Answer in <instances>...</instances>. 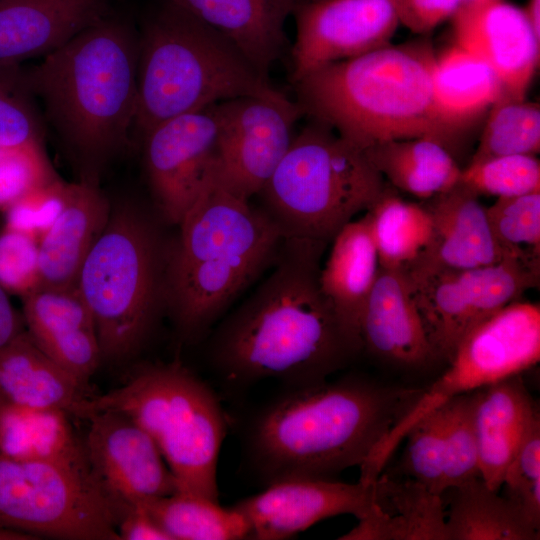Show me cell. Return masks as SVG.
<instances>
[{
  "instance_id": "cell-1",
  "label": "cell",
  "mask_w": 540,
  "mask_h": 540,
  "mask_svg": "<svg viewBox=\"0 0 540 540\" xmlns=\"http://www.w3.org/2000/svg\"><path fill=\"white\" fill-rule=\"evenodd\" d=\"M327 243L284 238L268 278L217 329L212 359L225 377L324 381L357 354L323 295Z\"/></svg>"
},
{
  "instance_id": "cell-2",
  "label": "cell",
  "mask_w": 540,
  "mask_h": 540,
  "mask_svg": "<svg viewBox=\"0 0 540 540\" xmlns=\"http://www.w3.org/2000/svg\"><path fill=\"white\" fill-rule=\"evenodd\" d=\"M420 393L362 376L298 385L254 420L250 459L268 484L334 479L361 467Z\"/></svg>"
},
{
  "instance_id": "cell-3",
  "label": "cell",
  "mask_w": 540,
  "mask_h": 540,
  "mask_svg": "<svg viewBox=\"0 0 540 540\" xmlns=\"http://www.w3.org/2000/svg\"><path fill=\"white\" fill-rule=\"evenodd\" d=\"M138 36L105 16L23 69L26 87L79 171L97 181L129 141L137 108Z\"/></svg>"
},
{
  "instance_id": "cell-4",
  "label": "cell",
  "mask_w": 540,
  "mask_h": 540,
  "mask_svg": "<svg viewBox=\"0 0 540 540\" xmlns=\"http://www.w3.org/2000/svg\"><path fill=\"white\" fill-rule=\"evenodd\" d=\"M436 52L428 38L375 49L324 65L293 82L304 116L362 151L426 137L451 153L462 135L442 118L433 93Z\"/></svg>"
},
{
  "instance_id": "cell-5",
  "label": "cell",
  "mask_w": 540,
  "mask_h": 540,
  "mask_svg": "<svg viewBox=\"0 0 540 540\" xmlns=\"http://www.w3.org/2000/svg\"><path fill=\"white\" fill-rule=\"evenodd\" d=\"M178 225L167 247L164 304L182 336L195 339L275 261L284 237L263 209L215 178Z\"/></svg>"
},
{
  "instance_id": "cell-6",
  "label": "cell",
  "mask_w": 540,
  "mask_h": 540,
  "mask_svg": "<svg viewBox=\"0 0 540 540\" xmlns=\"http://www.w3.org/2000/svg\"><path fill=\"white\" fill-rule=\"evenodd\" d=\"M275 90L226 37L169 3L138 37L134 131L236 97Z\"/></svg>"
},
{
  "instance_id": "cell-7",
  "label": "cell",
  "mask_w": 540,
  "mask_h": 540,
  "mask_svg": "<svg viewBox=\"0 0 540 540\" xmlns=\"http://www.w3.org/2000/svg\"><path fill=\"white\" fill-rule=\"evenodd\" d=\"M102 411L127 415L159 448L177 492L218 501L217 463L226 422L216 395L180 363L136 371L114 390L82 400L74 416Z\"/></svg>"
},
{
  "instance_id": "cell-8",
  "label": "cell",
  "mask_w": 540,
  "mask_h": 540,
  "mask_svg": "<svg viewBox=\"0 0 540 540\" xmlns=\"http://www.w3.org/2000/svg\"><path fill=\"white\" fill-rule=\"evenodd\" d=\"M388 185L361 149L310 119L258 195L284 238L328 244Z\"/></svg>"
},
{
  "instance_id": "cell-9",
  "label": "cell",
  "mask_w": 540,
  "mask_h": 540,
  "mask_svg": "<svg viewBox=\"0 0 540 540\" xmlns=\"http://www.w3.org/2000/svg\"><path fill=\"white\" fill-rule=\"evenodd\" d=\"M166 255L155 225L138 208L111 210L76 284L92 313L102 359L129 357L148 339L165 306Z\"/></svg>"
},
{
  "instance_id": "cell-10",
  "label": "cell",
  "mask_w": 540,
  "mask_h": 540,
  "mask_svg": "<svg viewBox=\"0 0 540 540\" xmlns=\"http://www.w3.org/2000/svg\"><path fill=\"white\" fill-rule=\"evenodd\" d=\"M540 360V305L512 302L476 325L458 344L448 369L393 426L360 467L359 481L373 483L407 432L450 399L479 390L536 365Z\"/></svg>"
},
{
  "instance_id": "cell-11",
  "label": "cell",
  "mask_w": 540,
  "mask_h": 540,
  "mask_svg": "<svg viewBox=\"0 0 540 540\" xmlns=\"http://www.w3.org/2000/svg\"><path fill=\"white\" fill-rule=\"evenodd\" d=\"M124 506L93 476L0 455V527L39 539L120 540Z\"/></svg>"
},
{
  "instance_id": "cell-12",
  "label": "cell",
  "mask_w": 540,
  "mask_h": 540,
  "mask_svg": "<svg viewBox=\"0 0 540 540\" xmlns=\"http://www.w3.org/2000/svg\"><path fill=\"white\" fill-rule=\"evenodd\" d=\"M405 274L435 358L447 363L476 325L540 280V270L509 258L468 269L417 266Z\"/></svg>"
},
{
  "instance_id": "cell-13",
  "label": "cell",
  "mask_w": 540,
  "mask_h": 540,
  "mask_svg": "<svg viewBox=\"0 0 540 540\" xmlns=\"http://www.w3.org/2000/svg\"><path fill=\"white\" fill-rule=\"evenodd\" d=\"M215 180L245 199L259 194L288 151L303 111L278 90L214 105Z\"/></svg>"
},
{
  "instance_id": "cell-14",
  "label": "cell",
  "mask_w": 540,
  "mask_h": 540,
  "mask_svg": "<svg viewBox=\"0 0 540 540\" xmlns=\"http://www.w3.org/2000/svg\"><path fill=\"white\" fill-rule=\"evenodd\" d=\"M214 105L163 121L142 136L150 190L169 223L178 225L214 179L218 133Z\"/></svg>"
},
{
  "instance_id": "cell-15",
  "label": "cell",
  "mask_w": 540,
  "mask_h": 540,
  "mask_svg": "<svg viewBox=\"0 0 540 540\" xmlns=\"http://www.w3.org/2000/svg\"><path fill=\"white\" fill-rule=\"evenodd\" d=\"M293 17L292 83L324 65L391 44L399 26L395 0H307Z\"/></svg>"
},
{
  "instance_id": "cell-16",
  "label": "cell",
  "mask_w": 540,
  "mask_h": 540,
  "mask_svg": "<svg viewBox=\"0 0 540 540\" xmlns=\"http://www.w3.org/2000/svg\"><path fill=\"white\" fill-rule=\"evenodd\" d=\"M89 422L83 446L94 480L114 501L146 504L177 492L175 479L151 436L133 419L102 411Z\"/></svg>"
},
{
  "instance_id": "cell-17",
  "label": "cell",
  "mask_w": 540,
  "mask_h": 540,
  "mask_svg": "<svg viewBox=\"0 0 540 540\" xmlns=\"http://www.w3.org/2000/svg\"><path fill=\"white\" fill-rule=\"evenodd\" d=\"M373 483H345L324 478H289L268 484L262 492L233 507L246 519L250 539H288L324 519L368 510Z\"/></svg>"
},
{
  "instance_id": "cell-18",
  "label": "cell",
  "mask_w": 540,
  "mask_h": 540,
  "mask_svg": "<svg viewBox=\"0 0 540 540\" xmlns=\"http://www.w3.org/2000/svg\"><path fill=\"white\" fill-rule=\"evenodd\" d=\"M451 21L454 42L481 58L495 73L501 99H527L539 67L540 40L523 9L497 0L460 7Z\"/></svg>"
},
{
  "instance_id": "cell-19",
  "label": "cell",
  "mask_w": 540,
  "mask_h": 540,
  "mask_svg": "<svg viewBox=\"0 0 540 540\" xmlns=\"http://www.w3.org/2000/svg\"><path fill=\"white\" fill-rule=\"evenodd\" d=\"M22 301L34 342L87 387L102 355L92 313L77 286L40 287Z\"/></svg>"
},
{
  "instance_id": "cell-20",
  "label": "cell",
  "mask_w": 540,
  "mask_h": 540,
  "mask_svg": "<svg viewBox=\"0 0 540 540\" xmlns=\"http://www.w3.org/2000/svg\"><path fill=\"white\" fill-rule=\"evenodd\" d=\"M362 349L405 369L436 360L405 272L379 266L361 319Z\"/></svg>"
},
{
  "instance_id": "cell-21",
  "label": "cell",
  "mask_w": 540,
  "mask_h": 540,
  "mask_svg": "<svg viewBox=\"0 0 540 540\" xmlns=\"http://www.w3.org/2000/svg\"><path fill=\"white\" fill-rule=\"evenodd\" d=\"M105 16L102 0H0V66L44 57Z\"/></svg>"
},
{
  "instance_id": "cell-22",
  "label": "cell",
  "mask_w": 540,
  "mask_h": 540,
  "mask_svg": "<svg viewBox=\"0 0 540 540\" xmlns=\"http://www.w3.org/2000/svg\"><path fill=\"white\" fill-rule=\"evenodd\" d=\"M112 207L98 182H68L65 205L39 240L40 287L77 284L82 265L105 229Z\"/></svg>"
},
{
  "instance_id": "cell-23",
  "label": "cell",
  "mask_w": 540,
  "mask_h": 540,
  "mask_svg": "<svg viewBox=\"0 0 540 540\" xmlns=\"http://www.w3.org/2000/svg\"><path fill=\"white\" fill-rule=\"evenodd\" d=\"M479 197L458 182L421 202L431 217L432 239L424 259L415 267L468 269L503 259Z\"/></svg>"
},
{
  "instance_id": "cell-24",
  "label": "cell",
  "mask_w": 540,
  "mask_h": 540,
  "mask_svg": "<svg viewBox=\"0 0 540 540\" xmlns=\"http://www.w3.org/2000/svg\"><path fill=\"white\" fill-rule=\"evenodd\" d=\"M305 1L170 0L221 33L268 78L286 45V22Z\"/></svg>"
},
{
  "instance_id": "cell-25",
  "label": "cell",
  "mask_w": 540,
  "mask_h": 540,
  "mask_svg": "<svg viewBox=\"0 0 540 540\" xmlns=\"http://www.w3.org/2000/svg\"><path fill=\"white\" fill-rule=\"evenodd\" d=\"M343 540H448L443 496L405 477L380 474L371 504Z\"/></svg>"
},
{
  "instance_id": "cell-26",
  "label": "cell",
  "mask_w": 540,
  "mask_h": 540,
  "mask_svg": "<svg viewBox=\"0 0 540 540\" xmlns=\"http://www.w3.org/2000/svg\"><path fill=\"white\" fill-rule=\"evenodd\" d=\"M379 258L366 215L346 224L332 239L319 282L345 336L362 350L361 319L379 270Z\"/></svg>"
},
{
  "instance_id": "cell-27",
  "label": "cell",
  "mask_w": 540,
  "mask_h": 540,
  "mask_svg": "<svg viewBox=\"0 0 540 540\" xmlns=\"http://www.w3.org/2000/svg\"><path fill=\"white\" fill-rule=\"evenodd\" d=\"M538 419L521 374L476 391L480 477L489 488L499 491L509 463Z\"/></svg>"
},
{
  "instance_id": "cell-28",
  "label": "cell",
  "mask_w": 540,
  "mask_h": 540,
  "mask_svg": "<svg viewBox=\"0 0 540 540\" xmlns=\"http://www.w3.org/2000/svg\"><path fill=\"white\" fill-rule=\"evenodd\" d=\"M87 387L52 360L27 330L0 348V397L7 404L75 414Z\"/></svg>"
},
{
  "instance_id": "cell-29",
  "label": "cell",
  "mask_w": 540,
  "mask_h": 540,
  "mask_svg": "<svg viewBox=\"0 0 540 540\" xmlns=\"http://www.w3.org/2000/svg\"><path fill=\"white\" fill-rule=\"evenodd\" d=\"M69 416L63 410L5 403L0 411V455L57 464L93 476L83 441L77 439Z\"/></svg>"
},
{
  "instance_id": "cell-30",
  "label": "cell",
  "mask_w": 540,
  "mask_h": 540,
  "mask_svg": "<svg viewBox=\"0 0 540 540\" xmlns=\"http://www.w3.org/2000/svg\"><path fill=\"white\" fill-rule=\"evenodd\" d=\"M433 93L443 120L462 136L502 98L492 69L455 42L436 53Z\"/></svg>"
},
{
  "instance_id": "cell-31",
  "label": "cell",
  "mask_w": 540,
  "mask_h": 540,
  "mask_svg": "<svg viewBox=\"0 0 540 540\" xmlns=\"http://www.w3.org/2000/svg\"><path fill=\"white\" fill-rule=\"evenodd\" d=\"M363 152L391 187L421 201L449 190L460 180L462 169L453 154L431 138L389 140Z\"/></svg>"
},
{
  "instance_id": "cell-32",
  "label": "cell",
  "mask_w": 540,
  "mask_h": 540,
  "mask_svg": "<svg viewBox=\"0 0 540 540\" xmlns=\"http://www.w3.org/2000/svg\"><path fill=\"white\" fill-rule=\"evenodd\" d=\"M448 540H537L539 530L498 491L475 477L445 490Z\"/></svg>"
},
{
  "instance_id": "cell-33",
  "label": "cell",
  "mask_w": 540,
  "mask_h": 540,
  "mask_svg": "<svg viewBox=\"0 0 540 540\" xmlns=\"http://www.w3.org/2000/svg\"><path fill=\"white\" fill-rule=\"evenodd\" d=\"M365 215L381 267L406 273L424 259L432 221L422 203L405 201L388 185Z\"/></svg>"
},
{
  "instance_id": "cell-34",
  "label": "cell",
  "mask_w": 540,
  "mask_h": 540,
  "mask_svg": "<svg viewBox=\"0 0 540 540\" xmlns=\"http://www.w3.org/2000/svg\"><path fill=\"white\" fill-rule=\"evenodd\" d=\"M172 540H237L249 536L244 516L206 497L176 492L146 504Z\"/></svg>"
},
{
  "instance_id": "cell-35",
  "label": "cell",
  "mask_w": 540,
  "mask_h": 540,
  "mask_svg": "<svg viewBox=\"0 0 540 540\" xmlns=\"http://www.w3.org/2000/svg\"><path fill=\"white\" fill-rule=\"evenodd\" d=\"M471 162L540 152V105L524 100H498L487 112Z\"/></svg>"
},
{
  "instance_id": "cell-36",
  "label": "cell",
  "mask_w": 540,
  "mask_h": 540,
  "mask_svg": "<svg viewBox=\"0 0 540 540\" xmlns=\"http://www.w3.org/2000/svg\"><path fill=\"white\" fill-rule=\"evenodd\" d=\"M486 214L502 258L540 270V191L496 198Z\"/></svg>"
},
{
  "instance_id": "cell-37",
  "label": "cell",
  "mask_w": 540,
  "mask_h": 540,
  "mask_svg": "<svg viewBox=\"0 0 540 540\" xmlns=\"http://www.w3.org/2000/svg\"><path fill=\"white\" fill-rule=\"evenodd\" d=\"M476 391L456 396L441 406L445 448L444 491L480 477Z\"/></svg>"
},
{
  "instance_id": "cell-38",
  "label": "cell",
  "mask_w": 540,
  "mask_h": 540,
  "mask_svg": "<svg viewBox=\"0 0 540 540\" xmlns=\"http://www.w3.org/2000/svg\"><path fill=\"white\" fill-rule=\"evenodd\" d=\"M462 184L476 194L496 198L540 191V161L536 155L513 154L470 162L461 170Z\"/></svg>"
},
{
  "instance_id": "cell-39",
  "label": "cell",
  "mask_w": 540,
  "mask_h": 540,
  "mask_svg": "<svg viewBox=\"0 0 540 540\" xmlns=\"http://www.w3.org/2000/svg\"><path fill=\"white\" fill-rule=\"evenodd\" d=\"M43 126L21 66H0V146L42 147Z\"/></svg>"
},
{
  "instance_id": "cell-40",
  "label": "cell",
  "mask_w": 540,
  "mask_h": 540,
  "mask_svg": "<svg viewBox=\"0 0 540 540\" xmlns=\"http://www.w3.org/2000/svg\"><path fill=\"white\" fill-rule=\"evenodd\" d=\"M405 438L407 441L400 462L401 474L442 495L445 479L442 408L420 419Z\"/></svg>"
},
{
  "instance_id": "cell-41",
  "label": "cell",
  "mask_w": 540,
  "mask_h": 540,
  "mask_svg": "<svg viewBox=\"0 0 540 540\" xmlns=\"http://www.w3.org/2000/svg\"><path fill=\"white\" fill-rule=\"evenodd\" d=\"M503 496L535 529L540 528V419L529 429L502 481Z\"/></svg>"
},
{
  "instance_id": "cell-42",
  "label": "cell",
  "mask_w": 540,
  "mask_h": 540,
  "mask_svg": "<svg viewBox=\"0 0 540 540\" xmlns=\"http://www.w3.org/2000/svg\"><path fill=\"white\" fill-rule=\"evenodd\" d=\"M58 178L44 146H0V212H4L28 192Z\"/></svg>"
},
{
  "instance_id": "cell-43",
  "label": "cell",
  "mask_w": 540,
  "mask_h": 540,
  "mask_svg": "<svg viewBox=\"0 0 540 540\" xmlns=\"http://www.w3.org/2000/svg\"><path fill=\"white\" fill-rule=\"evenodd\" d=\"M0 286L21 298L40 288L39 240L3 226L0 231Z\"/></svg>"
},
{
  "instance_id": "cell-44",
  "label": "cell",
  "mask_w": 540,
  "mask_h": 540,
  "mask_svg": "<svg viewBox=\"0 0 540 540\" xmlns=\"http://www.w3.org/2000/svg\"><path fill=\"white\" fill-rule=\"evenodd\" d=\"M68 182L61 178L38 187L10 205L4 227L35 237H41L60 215L67 198Z\"/></svg>"
},
{
  "instance_id": "cell-45",
  "label": "cell",
  "mask_w": 540,
  "mask_h": 540,
  "mask_svg": "<svg viewBox=\"0 0 540 540\" xmlns=\"http://www.w3.org/2000/svg\"><path fill=\"white\" fill-rule=\"evenodd\" d=\"M399 24L418 35H427L460 7V0H395Z\"/></svg>"
},
{
  "instance_id": "cell-46",
  "label": "cell",
  "mask_w": 540,
  "mask_h": 540,
  "mask_svg": "<svg viewBox=\"0 0 540 540\" xmlns=\"http://www.w3.org/2000/svg\"><path fill=\"white\" fill-rule=\"evenodd\" d=\"M116 528L120 540H172L142 504L126 506Z\"/></svg>"
},
{
  "instance_id": "cell-47",
  "label": "cell",
  "mask_w": 540,
  "mask_h": 540,
  "mask_svg": "<svg viewBox=\"0 0 540 540\" xmlns=\"http://www.w3.org/2000/svg\"><path fill=\"white\" fill-rule=\"evenodd\" d=\"M25 330L23 315L14 308L8 293L0 286V348Z\"/></svg>"
},
{
  "instance_id": "cell-48",
  "label": "cell",
  "mask_w": 540,
  "mask_h": 540,
  "mask_svg": "<svg viewBox=\"0 0 540 540\" xmlns=\"http://www.w3.org/2000/svg\"><path fill=\"white\" fill-rule=\"evenodd\" d=\"M522 9L534 35L540 40V0H527Z\"/></svg>"
},
{
  "instance_id": "cell-49",
  "label": "cell",
  "mask_w": 540,
  "mask_h": 540,
  "mask_svg": "<svg viewBox=\"0 0 540 540\" xmlns=\"http://www.w3.org/2000/svg\"><path fill=\"white\" fill-rule=\"evenodd\" d=\"M34 540L35 538L28 534L1 528L0 527V540Z\"/></svg>"
},
{
  "instance_id": "cell-50",
  "label": "cell",
  "mask_w": 540,
  "mask_h": 540,
  "mask_svg": "<svg viewBox=\"0 0 540 540\" xmlns=\"http://www.w3.org/2000/svg\"><path fill=\"white\" fill-rule=\"evenodd\" d=\"M493 1H497V0H460V7L480 6V5L487 4Z\"/></svg>"
},
{
  "instance_id": "cell-51",
  "label": "cell",
  "mask_w": 540,
  "mask_h": 540,
  "mask_svg": "<svg viewBox=\"0 0 540 540\" xmlns=\"http://www.w3.org/2000/svg\"><path fill=\"white\" fill-rule=\"evenodd\" d=\"M4 404H5L4 400L0 397V411Z\"/></svg>"
}]
</instances>
